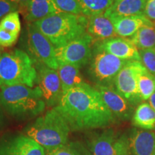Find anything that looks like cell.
I'll use <instances>...</instances> for the list:
<instances>
[{
	"mask_svg": "<svg viewBox=\"0 0 155 155\" xmlns=\"http://www.w3.org/2000/svg\"><path fill=\"white\" fill-rule=\"evenodd\" d=\"M150 50H153V51H154V53H155V48H154V49H150Z\"/></svg>",
	"mask_w": 155,
	"mask_h": 155,
	"instance_id": "e575fe53",
	"label": "cell"
},
{
	"mask_svg": "<svg viewBox=\"0 0 155 155\" xmlns=\"http://www.w3.org/2000/svg\"><path fill=\"white\" fill-rule=\"evenodd\" d=\"M94 49L105 51L125 61H141L139 49L130 39L115 37L96 42Z\"/></svg>",
	"mask_w": 155,
	"mask_h": 155,
	"instance_id": "4fadbf2b",
	"label": "cell"
},
{
	"mask_svg": "<svg viewBox=\"0 0 155 155\" xmlns=\"http://www.w3.org/2000/svg\"><path fill=\"white\" fill-rule=\"evenodd\" d=\"M149 104H150L151 106L154 108L155 111V92L152 94V96L150 97V99H149Z\"/></svg>",
	"mask_w": 155,
	"mask_h": 155,
	"instance_id": "d6a6232c",
	"label": "cell"
},
{
	"mask_svg": "<svg viewBox=\"0 0 155 155\" xmlns=\"http://www.w3.org/2000/svg\"><path fill=\"white\" fill-rule=\"evenodd\" d=\"M37 83L48 107L58 105L63 96L61 82L56 70L41 63L37 65Z\"/></svg>",
	"mask_w": 155,
	"mask_h": 155,
	"instance_id": "8fae6325",
	"label": "cell"
},
{
	"mask_svg": "<svg viewBox=\"0 0 155 155\" xmlns=\"http://www.w3.org/2000/svg\"><path fill=\"white\" fill-rule=\"evenodd\" d=\"M129 61H130L120 59L105 51L94 49L88 74L96 85L114 87L118 73Z\"/></svg>",
	"mask_w": 155,
	"mask_h": 155,
	"instance_id": "8992f818",
	"label": "cell"
},
{
	"mask_svg": "<svg viewBox=\"0 0 155 155\" xmlns=\"http://www.w3.org/2000/svg\"><path fill=\"white\" fill-rule=\"evenodd\" d=\"M87 33L96 42L103 41L116 35L113 22L104 14L88 17Z\"/></svg>",
	"mask_w": 155,
	"mask_h": 155,
	"instance_id": "e0dca14e",
	"label": "cell"
},
{
	"mask_svg": "<svg viewBox=\"0 0 155 155\" xmlns=\"http://www.w3.org/2000/svg\"><path fill=\"white\" fill-rule=\"evenodd\" d=\"M95 88L99 91L106 106L116 119L127 121L133 117L135 111L134 106L122 96L114 87L96 85Z\"/></svg>",
	"mask_w": 155,
	"mask_h": 155,
	"instance_id": "5bb4252c",
	"label": "cell"
},
{
	"mask_svg": "<svg viewBox=\"0 0 155 155\" xmlns=\"http://www.w3.org/2000/svg\"><path fill=\"white\" fill-rule=\"evenodd\" d=\"M55 48L65 45L87 33L88 17L62 12L33 22Z\"/></svg>",
	"mask_w": 155,
	"mask_h": 155,
	"instance_id": "3957f363",
	"label": "cell"
},
{
	"mask_svg": "<svg viewBox=\"0 0 155 155\" xmlns=\"http://www.w3.org/2000/svg\"><path fill=\"white\" fill-rule=\"evenodd\" d=\"M147 0H119L105 12L109 19L114 17H129L144 15Z\"/></svg>",
	"mask_w": 155,
	"mask_h": 155,
	"instance_id": "d6986e66",
	"label": "cell"
},
{
	"mask_svg": "<svg viewBox=\"0 0 155 155\" xmlns=\"http://www.w3.org/2000/svg\"><path fill=\"white\" fill-rule=\"evenodd\" d=\"M0 101L9 115L19 119L36 117L45 111L46 106L38 86L30 88L25 85L1 88Z\"/></svg>",
	"mask_w": 155,
	"mask_h": 155,
	"instance_id": "7a4b0ae2",
	"label": "cell"
},
{
	"mask_svg": "<svg viewBox=\"0 0 155 155\" xmlns=\"http://www.w3.org/2000/svg\"><path fill=\"white\" fill-rule=\"evenodd\" d=\"M115 1H119V0H115Z\"/></svg>",
	"mask_w": 155,
	"mask_h": 155,
	"instance_id": "d590c367",
	"label": "cell"
},
{
	"mask_svg": "<svg viewBox=\"0 0 155 155\" xmlns=\"http://www.w3.org/2000/svg\"><path fill=\"white\" fill-rule=\"evenodd\" d=\"M18 35L11 33L0 27V46L9 48L12 46L17 42Z\"/></svg>",
	"mask_w": 155,
	"mask_h": 155,
	"instance_id": "f1b7e54d",
	"label": "cell"
},
{
	"mask_svg": "<svg viewBox=\"0 0 155 155\" xmlns=\"http://www.w3.org/2000/svg\"><path fill=\"white\" fill-rule=\"evenodd\" d=\"M131 155H155V132L134 129L127 135Z\"/></svg>",
	"mask_w": 155,
	"mask_h": 155,
	"instance_id": "9a60e30c",
	"label": "cell"
},
{
	"mask_svg": "<svg viewBox=\"0 0 155 155\" xmlns=\"http://www.w3.org/2000/svg\"><path fill=\"white\" fill-rule=\"evenodd\" d=\"M54 108L63 116L73 131L104 129L116 120L99 91L86 83L63 94Z\"/></svg>",
	"mask_w": 155,
	"mask_h": 155,
	"instance_id": "6da1fadb",
	"label": "cell"
},
{
	"mask_svg": "<svg viewBox=\"0 0 155 155\" xmlns=\"http://www.w3.org/2000/svg\"><path fill=\"white\" fill-rule=\"evenodd\" d=\"M87 147L94 155H131L127 135H117L113 129L89 137Z\"/></svg>",
	"mask_w": 155,
	"mask_h": 155,
	"instance_id": "52a82bcc",
	"label": "cell"
},
{
	"mask_svg": "<svg viewBox=\"0 0 155 155\" xmlns=\"http://www.w3.org/2000/svg\"><path fill=\"white\" fill-rule=\"evenodd\" d=\"M138 89L141 101H147L155 92V76L144 70L139 75Z\"/></svg>",
	"mask_w": 155,
	"mask_h": 155,
	"instance_id": "cb8c5ba5",
	"label": "cell"
},
{
	"mask_svg": "<svg viewBox=\"0 0 155 155\" xmlns=\"http://www.w3.org/2000/svg\"><path fill=\"white\" fill-rule=\"evenodd\" d=\"M132 120L134 125L144 130L155 129V111L149 103H142L137 106Z\"/></svg>",
	"mask_w": 155,
	"mask_h": 155,
	"instance_id": "44dd1931",
	"label": "cell"
},
{
	"mask_svg": "<svg viewBox=\"0 0 155 155\" xmlns=\"http://www.w3.org/2000/svg\"><path fill=\"white\" fill-rule=\"evenodd\" d=\"M141 63L151 74L155 76V53L152 50H139Z\"/></svg>",
	"mask_w": 155,
	"mask_h": 155,
	"instance_id": "83f0119b",
	"label": "cell"
},
{
	"mask_svg": "<svg viewBox=\"0 0 155 155\" xmlns=\"http://www.w3.org/2000/svg\"><path fill=\"white\" fill-rule=\"evenodd\" d=\"M2 104H1V101H0V125L2 124L3 121V112H2Z\"/></svg>",
	"mask_w": 155,
	"mask_h": 155,
	"instance_id": "836d02e7",
	"label": "cell"
},
{
	"mask_svg": "<svg viewBox=\"0 0 155 155\" xmlns=\"http://www.w3.org/2000/svg\"><path fill=\"white\" fill-rule=\"evenodd\" d=\"M115 0H78L81 14L87 17L104 14Z\"/></svg>",
	"mask_w": 155,
	"mask_h": 155,
	"instance_id": "603a6c76",
	"label": "cell"
},
{
	"mask_svg": "<svg viewBox=\"0 0 155 155\" xmlns=\"http://www.w3.org/2000/svg\"><path fill=\"white\" fill-rule=\"evenodd\" d=\"M46 153L43 147L23 134L0 140V155H46Z\"/></svg>",
	"mask_w": 155,
	"mask_h": 155,
	"instance_id": "7c38bea8",
	"label": "cell"
},
{
	"mask_svg": "<svg viewBox=\"0 0 155 155\" xmlns=\"http://www.w3.org/2000/svg\"><path fill=\"white\" fill-rule=\"evenodd\" d=\"M0 27L11 33L19 35L21 30V22L18 12H13L6 15L0 21Z\"/></svg>",
	"mask_w": 155,
	"mask_h": 155,
	"instance_id": "484cf974",
	"label": "cell"
},
{
	"mask_svg": "<svg viewBox=\"0 0 155 155\" xmlns=\"http://www.w3.org/2000/svg\"><path fill=\"white\" fill-rule=\"evenodd\" d=\"M0 56H1V55H0Z\"/></svg>",
	"mask_w": 155,
	"mask_h": 155,
	"instance_id": "8d00e7d4",
	"label": "cell"
},
{
	"mask_svg": "<svg viewBox=\"0 0 155 155\" xmlns=\"http://www.w3.org/2000/svg\"><path fill=\"white\" fill-rule=\"evenodd\" d=\"M56 71L61 82L63 94L68 91L71 88L81 86L85 83L81 74L79 68L75 65L59 63Z\"/></svg>",
	"mask_w": 155,
	"mask_h": 155,
	"instance_id": "ffe728a7",
	"label": "cell"
},
{
	"mask_svg": "<svg viewBox=\"0 0 155 155\" xmlns=\"http://www.w3.org/2000/svg\"><path fill=\"white\" fill-rule=\"evenodd\" d=\"M46 155H94L88 147L80 141H68L63 146L47 152Z\"/></svg>",
	"mask_w": 155,
	"mask_h": 155,
	"instance_id": "d4e9b609",
	"label": "cell"
},
{
	"mask_svg": "<svg viewBox=\"0 0 155 155\" xmlns=\"http://www.w3.org/2000/svg\"><path fill=\"white\" fill-rule=\"evenodd\" d=\"M71 131L63 116L53 108L29 125L25 129V134L49 152L67 144Z\"/></svg>",
	"mask_w": 155,
	"mask_h": 155,
	"instance_id": "277c9868",
	"label": "cell"
},
{
	"mask_svg": "<svg viewBox=\"0 0 155 155\" xmlns=\"http://www.w3.org/2000/svg\"><path fill=\"white\" fill-rule=\"evenodd\" d=\"M144 70L146 68L140 61H129L118 73L114 82L116 90L134 106L142 101L139 93L138 80Z\"/></svg>",
	"mask_w": 155,
	"mask_h": 155,
	"instance_id": "9c48e42d",
	"label": "cell"
},
{
	"mask_svg": "<svg viewBox=\"0 0 155 155\" xmlns=\"http://www.w3.org/2000/svg\"><path fill=\"white\" fill-rule=\"evenodd\" d=\"M10 1L12 2L13 3L16 4L19 7H20L21 8L25 9L28 5V4L30 3V0H10Z\"/></svg>",
	"mask_w": 155,
	"mask_h": 155,
	"instance_id": "1f68e13d",
	"label": "cell"
},
{
	"mask_svg": "<svg viewBox=\"0 0 155 155\" xmlns=\"http://www.w3.org/2000/svg\"><path fill=\"white\" fill-rule=\"evenodd\" d=\"M110 19L113 22L116 35L124 38H131L145 25H154L144 15L114 17Z\"/></svg>",
	"mask_w": 155,
	"mask_h": 155,
	"instance_id": "2e32d148",
	"label": "cell"
},
{
	"mask_svg": "<svg viewBox=\"0 0 155 155\" xmlns=\"http://www.w3.org/2000/svg\"><path fill=\"white\" fill-rule=\"evenodd\" d=\"M28 45L33 58L50 68L57 70L55 48L50 40L36 28L33 23L28 25Z\"/></svg>",
	"mask_w": 155,
	"mask_h": 155,
	"instance_id": "30bf717a",
	"label": "cell"
},
{
	"mask_svg": "<svg viewBox=\"0 0 155 155\" xmlns=\"http://www.w3.org/2000/svg\"><path fill=\"white\" fill-rule=\"evenodd\" d=\"M58 7L63 12L82 15L78 0H53Z\"/></svg>",
	"mask_w": 155,
	"mask_h": 155,
	"instance_id": "4316f807",
	"label": "cell"
},
{
	"mask_svg": "<svg viewBox=\"0 0 155 155\" xmlns=\"http://www.w3.org/2000/svg\"><path fill=\"white\" fill-rule=\"evenodd\" d=\"M19 6L10 0H0V21L9 13L16 12Z\"/></svg>",
	"mask_w": 155,
	"mask_h": 155,
	"instance_id": "f546056e",
	"label": "cell"
},
{
	"mask_svg": "<svg viewBox=\"0 0 155 155\" xmlns=\"http://www.w3.org/2000/svg\"><path fill=\"white\" fill-rule=\"evenodd\" d=\"M23 9L25 19L32 23L62 12L53 0H30L28 5Z\"/></svg>",
	"mask_w": 155,
	"mask_h": 155,
	"instance_id": "ac0fdd59",
	"label": "cell"
},
{
	"mask_svg": "<svg viewBox=\"0 0 155 155\" xmlns=\"http://www.w3.org/2000/svg\"><path fill=\"white\" fill-rule=\"evenodd\" d=\"M93 42L94 39L86 33L65 45L55 48V58L58 64H70L79 68L86 65L92 58Z\"/></svg>",
	"mask_w": 155,
	"mask_h": 155,
	"instance_id": "ba28073f",
	"label": "cell"
},
{
	"mask_svg": "<svg viewBox=\"0 0 155 155\" xmlns=\"http://www.w3.org/2000/svg\"><path fill=\"white\" fill-rule=\"evenodd\" d=\"M36 82V67L25 52L16 49L0 56V88L16 85L33 88Z\"/></svg>",
	"mask_w": 155,
	"mask_h": 155,
	"instance_id": "5b68a950",
	"label": "cell"
},
{
	"mask_svg": "<svg viewBox=\"0 0 155 155\" xmlns=\"http://www.w3.org/2000/svg\"><path fill=\"white\" fill-rule=\"evenodd\" d=\"M144 15L151 22L155 23V0H147Z\"/></svg>",
	"mask_w": 155,
	"mask_h": 155,
	"instance_id": "4dcf8cb0",
	"label": "cell"
},
{
	"mask_svg": "<svg viewBox=\"0 0 155 155\" xmlns=\"http://www.w3.org/2000/svg\"><path fill=\"white\" fill-rule=\"evenodd\" d=\"M136 47L139 50H149L155 48L154 25H145L131 38Z\"/></svg>",
	"mask_w": 155,
	"mask_h": 155,
	"instance_id": "7402d4cb",
	"label": "cell"
}]
</instances>
